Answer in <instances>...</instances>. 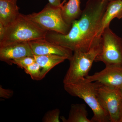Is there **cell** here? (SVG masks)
I'll return each instance as SVG.
<instances>
[{"mask_svg":"<svg viewBox=\"0 0 122 122\" xmlns=\"http://www.w3.org/2000/svg\"><path fill=\"white\" fill-rule=\"evenodd\" d=\"M108 0H89L79 19L72 23L66 34L55 32L54 43L73 52H86L101 43L98 37L102 19L109 2Z\"/></svg>","mask_w":122,"mask_h":122,"instance_id":"6da1fadb","label":"cell"},{"mask_svg":"<svg viewBox=\"0 0 122 122\" xmlns=\"http://www.w3.org/2000/svg\"><path fill=\"white\" fill-rule=\"evenodd\" d=\"M65 90L71 96L84 100L93 113L91 122H110L109 113L101 104L97 90V82L83 79L76 82L65 83Z\"/></svg>","mask_w":122,"mask_h":122,"instance_id":"7a4b0ae2","label":"cell"},{"mask_svg":"<svg viewBox=\"0 0 122 122\" xmlns=\"http://www.w3.org/2000/svg\"><path fill=\"white\" fill-rule=\"evenodd\" d=\"M47 32L28 19L25 15L20 14L15 21L5 27L3 37L0 39V47L14 43L44 39Z\"/></svg>","mask_w":122,"mask_h":122,"instance_id":"3957f363","label":"cell"},{"mask_svg":"<svg viewBox=\"0 0 122 122\" xmlns=\"http://www.w3.org/2000/svg\"><path fill=\"white\" fill-rule=\"evenodd\" d=\"M101 50V42L87 52H74L69 60L70 66L63 79V84L73 83L86 78Z\"/></svg>","mask_w":122,"mask_h":122,"instance_id":"277c9868","label":"cell"},{"mask_svg":"<svg viewBox=\"0 0 122 122\" xmlns=\"http://www.w3.org/2000/svg\"><path fill=\"white\" fill-rule=\"evenodd\" d=\"M61 7L54 6L49 3L39 12L25 16L44 30L66 34L69 32L71 26L63 20Z\"/></svg>","mask_w":122,"mask_h":122,"instance_id":"5b68a950","label":"cell"},{"mask_svg":"<svg viewBox=\"0 0 122 122\" xmlns=\"http://www.w3.org/2000/svg\"><path fill=\"white\" fill-rule=\"evenodd\" d=\"M102 50L95 58V62H102L106 66H122V39L109 27L101 35Z\"/></svg>","mask_w":122,"mask_h":122,"instance_id":"8992f818","label":"cell"},{"mask_svg":"<svg viewBox=\"0 0 122 122\" xmlns=\"http://www.w3.org/2000/svg\"><path fill=\"white\" fill-rule=\"evenodd\" d=\"M96 82L99 98L101 104L109 113L110 122H119L122 104L121 90Z\"/></svg>","mask_w":122,"mask_h":122,"instance_id":"52a82bcc","label":"cell"},{"mask_svg":"<svg viewBox=\"0 0 122 122\" xmlns=\"http://www.w3.org/2000/svg\"><path fill=\"white\" fill-rule=\"evenodd\" d=\"M85 79L88 81L97 82L108 87L120 90L122 88V66H106L102 70L93 75H87Z\"/></svg>","mask_w":122,"mask_h":122,"instance_id":"ba28073f","label":"cell"},{"mask_svg":"<svg viewBox=\"0 0 122 122\" xmlns=\"http://www.w3.org/2000/svg\"><path fill=\"white\" fill-rule=\"evenodd\" d=\"M34 55L35 56L55 54L66 57L70 60L73 51L61 46L47 41L45 38L29 42Z\"/></svg>","mask_w":122,"mask_h":122,"instance_id":"9c48e42d","label":"cell"},{"mask_svg":"<svg viewBox=\"0 0 122 122\" xmlns=\"http://www.w3.org/2000/svg\"><path fill=\"white\" fill-rule=\"evenodd\" d=\"M34 56L29 42L14 43L0 47V60L9 65H11L14 59Z\"/></svg>","mask_w":122,"mask_h":122,"instance_id":"30bf717a","label":"cell"},{"mask_svg":"<svg viewBox=\"0 0 122 122\" xmlns=\"http://www.w3.org/2000/svg\"><path fill=\"white\" fill-rule=\"evenodd\" d=\"M17 0H0V22L5 27L13 23L20 17Z\"/></svg>","mask_w":122,"mask_h":122,"instance_id":"8fae6325","label":"cell"},{"mask_svg":"<svg viewBox=\"0 0 122 122\" xmlns=\"http://www.w3.org/2000/svg\"><path fill=\"white\" fill-rule=\"evenodd\" d=\"M115 18H122V0H112L108 3L97 34L98 37H101L103 30L109 27L111 21Z\"/></svg>","mask_w":122,"mask_h":122,"instance_id":"7c38bea8","label":"cell"},{"mask_svg":"<svg viewBox=\"0 0 122 122\" xmlns=\"http://www.w3.org/2000/svg\"><path fill=\"white\" fill-rule=\"evenodd\" d=\"M34 57L35 61L41 68L39 81L43 79L49 71L55 66L68 59L66 57L55 54L34 55Z\"/></svg>","mask_w":122,"mask_h":122,"instance_id":"4fadbf2b","label":"cell"},{"mask_svg":"<svg viewBox=\"0 0 122 122\" xmlns=\"http://www.w3.org/2000/svg\"><path fill=\"white\" fill-rule=\"evenodd\" d=\"M80 0H69L61 7V14L65 22L72 26V23L79 19L82 13L80 8Z\"/></svg>","mask_w":122,"mask_h":122,"instance_id":"5bb4252c","label":"cell"},{"mask_svg":"<svg viewBox=\"0 0 122 122\" xmlns=\"http://www.w3.org/2000/svg\"><path fill=\"white\" fill-rule=\"evenodd\" d=\"M87 111L85 104H72L68 118L61 117L64 122H91L87 118Z\"/></svg>","mask_w":122,"mask_h":122,"instance_id":"9a60e30c","label":"cell"},{"mask_svg":"<svg viewBox=\"0 0 122 122\" xmlns=\"http://www.w3.org/2000/svg\"><path fill=\"white\" fill-rule=\"evenodd\" d=\"M24 69L25 73L29 75L33 80L39 81L41 68L36 61L24 68Z\"/></svg>","mask_w":122,"mask_h":122,"instance_id":"2e32d148","label":"cell"},{"mask_svg":"<svg viewBox=\"0 0 122 122\" xmlns=\"http://www.w3.org/2000/svg\"><path fill=\"white\" fill-rule=\"evenodd\" d=\"M35 62L34 56H25L14 59L12 61L11 65H16L18 67L24 69Z\"/></svg>","mask_w":122,"mask_h":122,"instance_id":"e0dca14e","label":"cell"},{"mask_svg":"<svg viewBox=\"0 0 122 122\" xmlns=\"http://www.w3.org/2000/svg\"><path fill=\"white\" fill-rule=\"evenodd\" d=\"M60 110L55 109L48 112L42 118L44 122H59Z\"/></svg>","mask_w":122,"mask_h":122,"instance_id":"ac0fdd59","label":"cell"},{"mask_svg":"<svg viewBox=\"0 0 122 122\" xmlns=\"http://www.w3.org/2000/svg\"><path fill=\"white\" fill-rule=\"evenodd\" d=\"M14 92L12 90L9 89H5L3 88L2 86H0V97L2 98L8 99L12 97Z\"/></svg>","mask_w":122,"mask_h":122,"instance_id":"d6986e66","label":"cell"},{"mask_svg":"<svg viewBox=\"0 0 122 122\" xmlns=\"http://www.w3.org/2000/svg\"><path fill=\"white\" fill-rule=\"evenodd\" d=\"M51 4L56 7H61L62 4H61V0H48Z\"/></svg>","mask_w":122,"mask_h":122,"instance_id":"ffe728a7","label":"cell"},{"mask_svg":"<svg viewBox=\"0 0 122 122\" xmlns=\"http://www.w3.org/2000/svg\"><path fill=\"white\" fill-rule=\"evenodd\" d=\"M5 30V26L0 22V39H2Z\"/></svg>","mask_w":122,"mask_h":122,"instance_id":"44dd1931","label":"cell"},{"mask_svg":"<svg viewBox=\"0 0 122 122\" xmlns=\"http://www.w3.org/2000/svg\"><path fill=\"white\" fill-rule=\"evenodd\" d=\"M119 122H122V104L121 107V111H120V119H119Z\"/></svg>","mask_w":122,"mask_h":122,"instance_id":"7402d4cb","label":"cell"},{"mask_svg":"<svg viewBox=\"0 0 122 122\" xmlns=\"http://www.w3.org/2000/svg\"><path fill=\"white\" fill-rule=\"evenodd\" d=\"M120 90H121V92H122V89H120Z\"/></svg>","mask_w":122,"mask_h":122,"instance_id":"603a6c76","label":"cell"},{"mask_svg":"<svg viewBox=\"0 0 122 122\" xmlns=\"http://www.w3.org/2000/svg\"><path fill=\"white\" fill-rule=\"evenodd\" d=\"M108 0L109 1H111L112 0Z\"/></svg>","mask_w":122,"mask_h":122,"instance_id":"cb8c5ba5","label":"cell"},{"mask_svg":"<svg viewBox=\"0 0 122 122\" xmlns=\"http://www.w3.org/2000/svg\"></svg>","mask_w":122,"mask_h":122,"instance_id":"d4e9b609","label":"cell"}]
</instances>
